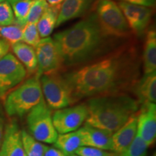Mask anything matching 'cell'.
I'll return each instance as SVG.
<instances>
[{"label":"cell","instance_id":"1","mask_svg":"<svg viewBox=\"0 0 156 156\" xmlns=\"http://www.w3.org/2000/svg\"><path fill=\"white\" fill-rule=\"evenodd\" d=\"M134 60L131 50L118 51L63 76L76 101L83 98L116 94L132 83L136 70Z\"/></svg>","mask_w":156,"mask_h":156},{"label":"cell","instance_id":"2","mask_svg":"<svg viewBox=\"0 0 156 156\" xmlns=\"http://www.w3.org/2000/svg\"><path fill=\"white\" fill-rule=\"evenodd\" d=\"M107 36L95 13L54 36L62 65L73 66L97 55L106 46Z\"/></svg>","mask_w":156,"mask_h":156},{"label":"cell","instance_id":"3","mask_svg":"<svg viewBox=\"0 0 156 156\" xmlns=\"http://www.w3.org/2000/svg\"><path fill=\"white\" fill-rule=\"evenodd\" d=\"M85 105L87 116L85 124L112 134L137 112L139 101L116 93L92 97Z\"/></svg>","mask_w":156,"mask_h":156},{"label":"cell","instance_id":"4","mask_svg":"<svg viewBox=\"0 0 156 156\" xmlns=\"http://www.w3.org/2000/svg\"><path fill=\"white\" fill-rule=\"evenodd\" d=\"M44 99L40 79L35 75L7 95L4 110L9 116L23 117Z\"/></svg>","mask_w":156,"mask_h":156},{"label":"cell","instance_id":"5","mask_svg":"<svg viewBox=\"0 0 156 156\" xmlns=\"http://www.w3.org/2000/svg\"><path fill=\"white\" fill-rule=\"evenodd\" d=\"M39 79L44 101L51 109L63 108L76 102L69 83L58 72L44 74Z\"/></svg>","mask_w":156,"mask_h":156},{"label":"cell","instance_id":"6","mask_svg":"<svg viewBox=\"0 0 156 156\" xmlns=\"http://www.w3.org/2000/svg\"><path fill=\"white\" fill-rule=\"evenodd\" d=\"M95 15L101 28L112 38H124L129 34V27L118 5L112 0H98Z\"/></svg>","mask_w":156,"mask_h":156},{"label":"cell","instance_id":"7","mask_svg":"<svg viewBox=\"0 0 156 156\" xmlns=\"http://www.w3.org/2000/svg\"><path fill=\"white\" fill-rule=\"evenodd\" d=\"M27 125L33 137L44 144H54L58 133L52 121L51 110L44 99L27 114Z\"/></svg>","mask_w":156,"mask_h":156},{"label":"cell","instance_id":"8","mask_svg":"<svg viewBox=\"0 0 156 156\" xmlns=\"http://www.w3.org/2000/svg\"><path fill=\"white\" fill-rule=\"evenodd\" d=\"M27 71L24 66L11 53L0 60V98L25 79Z\"/></svg>","mask_w":156,"mask_h":156},{"label":"cell","instance_id":"9","mask_svg":"<svg viewBox=\"0 0 156 156\" xmlns=\"http://www.w3.org/2000/svg\"><path fill=\"white\" fill-rule=\"evenodd\" d=\"M87 116L85 104L57 109L52 114V121L58 134L75 132L80 129Z\"/></svg>","mask_w":156,"mask_h":156},{"label":"cell","instance_id":"10","mask_svg":"<svg viewBox=\"0 0 156 156\" xmlns=\"http://www.w3.org/2000/svg\"><path fill=\"white\" fill-rule=\"evenodd\" d=\"M34 48L37 57L36 77L40 78L44 74L58 72L62 63L53 38L46 37L41 39Z\"/></svg>","mask_w":156,"mask_h":156},{"label":"cell","instance_id":"11","mask_svg":"<svg viewBox=\"0 0 156 156\" xmlns=\"http://www.w3.org/2000/svg\"><path fill=\"white\" fill-rule=\"evenodd\" d=\"M117 5L125 17L129 28L136 36H142L151 22L153 9L122 1Z\"/></svg>","mask_w":156,"mask_h":156},{"label":"cell","instance_id":"12","mask_svg":"<svg viewBox=\"0 0 156 156\" xmlns=\"http://www.w3.org/2000/svg\"><path fill=\"white\" fill-rule=\"evenodd\" d=\"M141 104L139 114L136 115V135L149 147L156 138V105L153 103Z\"/></svg>","mask_w":156,"mask_h":156},{"label":"cell","instance_id":"13","mask_svg":"<svg viewBox=\"0 0 156 156\" xmlns=\"http://www.w3.org/2000/svg\"><path fill=\"white\" fill-rule=\"evenodd\" d=\"M0 156H26L23 148L21 130L15 121L5 124L0 145Z\"/></svg>","mask_w":156,"mask_h":156},{"label":"cell","instance_id":"14","mask_svg":"<svg viewBox=\"0 0 156 156\" xmlns=\"http://www.w3.org/2000/svg\"><path fill=\"white\" fill-rule=\"evenodd\" d=\"M136 135V115L132 116L124 125L112 134V151L118 155L132 143Z\"/></svg>","mask_w":156,"mask_h":156},{"label":"cell","instance_id":"15","mask_svg":"<svg viewBox=\"0 0 156 156\" xmlns=\"http://www.w3.org/2000/svg\"><path fill=\"white\" fill-rule=\"evenodd\" d=\"M78 131L81 136L82 146L112 151V134L86 124L78 129Z\"/></svg>","mask_w":156,"mask_h":156},{"label":"cell","instance_id":"16","mask_svg":"<svg viewBox=\"0 0 156 156\" xmlns=\"http://www.w3.org/2000/svg\"><path fill=\"white\" fill-rule=\"evenodd\" d=\"M95 0H64L60 5L56 27L82 16L90 9Z\"/></svg>","mask_w":156,"mask_h":156},{"label":"cell","instance_id":"17","mask_svg":"<svg viewBox=\"0 0 156 156\" xmlns=\"http://www.w3.org/2000/svg\"><path fill=\"white\" fill-rule=\"evenodd\" d=\"M135 93L140 103L156 102V72L145 74L136 83Z\"/></svg>","mask_w":156,"mask_h":156},{"label":"cell","instance_id":"18","mask_svg":"<svg viewBox=\"0 0 156 156\" xmlns=\"http://www.w3.org/2000/svg\"><path fill=\"white\" fill-rule=\"evenodd\" d=\"M12 50L26 69L27 73L34 74L37 70V57L35 48L25 43L18 42L12 45Z\"/></svg>","mask_w":156,"mask_h":156},{"label":"cell","instance_id":"19","mask_svg":"<svg viewBox=\"0 0 156 156\" xmlns=\"http://www.w3.org/2000/svg\"><path fill=\"white\" fill-rule=\"evenodd\" d=\"M60 5H61L54 6L49 5V7L39 19L37 23V28H38L39 36L41 38H44L48 37L53 32L54 28L56 27Z\"/></svg>","mask_w":156,"mask_h":156},{"label":"cell","instance_id":"20","mask_svg":"<svg viewBox=\"0 0 156 156\" xmlns=\"http://www.w3.org/2000/svg\"><path fill=\"white\" fill-rule=\"evenodd\" d=\"M145 74L156 72V34L155 30L147 33L143 53Z\"/></svg>","mask_w":156,"mask_h":156},{"label":"cell","instance_id":"21","mask_svg":"<svg viewBox=\"0 0 156 156\" xmlns=\"http://www.w3.org/2000/svg\"><path fill=\"white\" fill-rule=\"evenodd\" d=\"M54 144V147L59 149L67 156L75 154L77 148L82 146L80 134L78 129L68 133L58 134Z\"/></svg>","mask_w":156,"mask_h":156},{"label":"cell","instance_id":"22","mask_svg":"<svg viewBox=\"0 0 156 156\" xmlns=\"http://www.w3.org/2000/svg\"><path fill=\"white\" fill-rule=\"evenodd\" d=\"M21 137L26 156H44L47 145L36 140L24 129L21 130Z\"/></svg>","mask_w":156,"mask_h":156},{"label":"cell","instance_id":"23","mask_svg":"<svg viewBox=\"0 0 156 156\" xmlns=\"http://www.w3.org/2000/svg\"><path fill=\"white\" fill-rule=\"evenodd\" d=\"M33 0H19L10 4L15 14V24L23 28L26 24L29 9Z\"/></svg>","mask_w":156,"mask_h":156},{"label":"cell","instance_id":"24","mask_svg":"<svg viewBox=\"0 0 156 156\" xmlns=\"http://www.w3.org/2000/svg\"><path fill=\"white\" fill-rule=\"evenodd\" d=\"M0 36L10 45L20 42L22 41L23 28L17 25H0Z\"/></svg>","mask_w":156,"mask_h":156},{"label":"cell","instance_id":"25","mask_svg":"<svg viewBox=\"0 0 156 156\" xmlns=\"http://www.w3.org/2000/svg\"><path fill=\"white\" fill-rule=\"evenodd\" d=\"M148 146L140 136L136 135L129 147L117 156H146Z\"/></svg>","mask_w":156,"mask_h":156},{"label":"cell","instance_id":"26","mask_svg":"<svg viewBox=\"0 0 156 156\" xmlns=\"http://www.w3.org/2000/svg\"><path fill=\"white\" fill-rule=\"evenodd\" d=\"M22 41L25 44L30 45L35 48L41 41L39 36L37 23H28L25 24L23 29Z\"/></svg>","mask_w":156,"mask_h":156},{"label":"cell","instance_id":"27","mask_svg":"<svg viewBox=\"0 0 156 156\" xmlns=\"http://www.w3.org/2000/svg\"><path fill=\"white\" fill-rule=\"evenodd\" d=\"M49 7L46 0H33L27 17L26 23H37L45 11Z\"/></svg>","mask_w":156,"mask_h":156},{"label":"cell","instance_id":"28","mask_svg":"<svg viewBox=\"0 0 156 156\" xmlns=\"http://www.w3.org/2000/svg\"><path fill=\"white\" fill-rule=\"evenodd\" d=\"M15 23V16L12 7L7 1L0 3V25L7 26Z\"/></svg>","mask_w":156,"mask_h":156},{"label":"cell","instance_id":"29","mask_svg":"<svg viewBox=\"0 0 156 156\" xmlns=\"http://www.w3.org/2000/svg\"><path fill=\"white\" fill-rule=\"evenodd\" d=\"M75 154L79 156H117L115 153L98 149L88 146H81L78 147Z\"/></svg>","mask_w":156,"mask_h":156},{"label":"cell","instance_id":"30","mask_svg":"<svg viewBox=\"0 0 156 156\" xmlns=\"http://www.w3.org/2000/svg\"><path fill=\"white\" fill-rule=\"evenodd\" d=\"M122 2L133 4V5L144 6V7L153 8L155 6V0H119Z\"/></svg>","mask_w":156,"mask_h":156},{"label":"cell","instance_id":"31","mask_svg":"<svg viewBox=\"0 0 156 156\" xmlns=\"http://www.w3.org/2000/svg\"><path fill=\"white\" fill-rule=\"evenodd\" d=\"M5 115L2 105L0 103V145L3 139L4 132H5Z\"/></svg>","mask_w":156,"mask_h":156},{"label":"cell","instance_id":"32","mask_svg":"<svg viewBox=\"0 0 156 156\" xmlns=\"http://www.w3.org/2000/svg\"><path fill=\"white\" fill-rule=\"evenodd\" d=\"M44 156H67L63 152L56 147H48L47 146Z\"/></svg>","mask_w":156,"mask_h":156},{"label":"cell","instance_id":"33","mask_svg":"<svg viewBox=\"0 0 156 156\" xmlns=\"http://www.w3.org/2000/svg\"><path fill=\"white\" fill-rule=\"evenodd\" d=\"M10 48V44L4 39L0 40V60L7 53Z\"/></svg>","mask_w":156,"mask_h":156},{"label":"cell","instance_id":"34","mask_svg":"<svg viewBox=\"0 0 156 156\" xmlns=\"http://www.w3.org/2000/svg\"><path fill=\"white\" fill-rule=\"evenodd\" d=\"M7 2H9V4H12V3L15 2L19 1V0H7Z\"/></svg>","mask_w":156,"mask_h":156},{"label":"cell","instance_id":"35","mask_svg":"<svg viewBox=\"0 0 156 156\" xmlns=\"http://www.w3.org/2000/svg\"><path fill=\"white\" fill-rule=\"evenodd\" d=\"M68 156H79V155H76V154H72V155H68Z\"/></svg>","mask_w":156,"mask_h":156},{"label":"cell","instance_id":"36","mask_svg":"<svg viewBox=\"0 0 156 156\" xmlns=\"http://www.w3.org/2000/svg\"><path fill=\"white\" fill-rule=\"evenodd\" d=\"M4 1H6V0H0V3L2 2H4Z\"/></svg>","mask_w":156,"mask_h":156},{"label":"cell","instance_id":"37","mask_svg":"<svg viewBox=\"0 0 156 156\" xmlns=\"http://www.w3.org/2000/svg\"><path fill=\"white\" fill-rule=\"evenodd\" d=\"M152 156H156V155H155V153H154V154H153V155H152Z\"/></svg>","mask_w":156,"mask_h":156}]
</instances>
